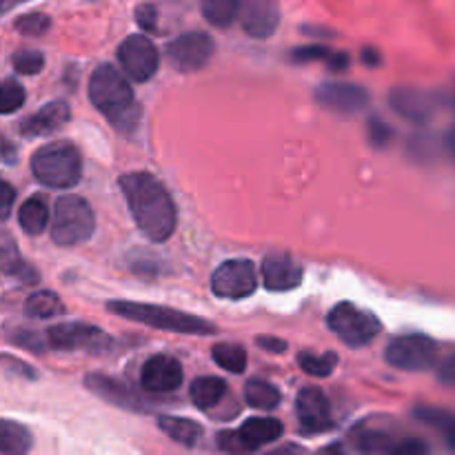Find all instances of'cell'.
Returning <instances> with one entry per match:
<instances>
[{"mask_svg": "<svg viewBox=\"0 0 455 455\" xmlns=\"http://www.w3.org/2000/svg\"><path fill=\"white\" fill-rule=\"evenodd\" d=\"M120 189L138 229L154 243H164L176 231L178 212L169 191L145 172L120 178Z\"/></svg>", "mask_w": 455, "mask_h": 455, "instance_id": "6da1fadb", "label": "cell"}, {"mask_svg": "<svg viewBox=\"0 0 455 455\" xmlns=\"http://www.w3.org/2000/svg\"><path fill=\"white\" fill-rule=\"evenodd\" d=\"M89 98L120 132H133L140 123V105L133 100L132 87L116 67L100 65L93 71L89 80Z\"/></svg>", "mask_w": 455, "mask_h": 455, "instance_id": "7a4b0ae2", "label": "cell"}, {"mask_svg": "<svg viewBox=\"0 0 455 455\" xmlns=\"http://www.w3.org/2000/svg\"><path fill=\"white\" fill-rule=\"evenodd\" d=\"M107 309L124 320L147 324V327L154 329H163V331L187 333V336H212V333H216V324L209 323V320L185 314V311L169 309V307L145 305V302L129 300H111L107 302Z\"/></svg>", "mask_w": 455, "mask_h": 455, "instance_id": "3957f363", "label": "cell"}, {"mask_svg": "<svg viewBox=\"0 0 455 455\" xmlns=\"http://www.w3.org/2000/svg\"><path fill=\"white\" fill-rule=\"evenodd\" d=\"M36 180L52 189H69L83 176V158L71 142H52L38 149L31 158Z\"/></svg>", "mask_w": 455, "mask_h": 455, "instance_id": "277c9868", "label": "cell"}, {"mask_svg": "<svg viewBox=\"0 0 455 455\" xmlns=\"http://www.w3.org/2000/svg\"><path fill=\"white\" fill-rule=\"evenodd\" d=\"M93 227V212L87 200L80 196H62L53 207L52 218V238L60 247H76L92 238Z\"/></svg>", "mask_w": 455, "mask_h": 455, "instance_id": "5b68a950", "label": "cell"}, {"mask_svg": "<svg viewBox=\"0 0 455 455\" xmlns=\"http://www.w3.org/2000/svg\"><path fill=\"white\" fill-rule=\"evenodd\" d=\"M327 324L345 345L364 347L380 333L382 324L371 311H364L351 302H340L327 315Z\"/></svg>", "mask_w": 455, "mask_h": 455, "instance_id": "8992f818", "label": "cell"}, {"mask_svg": "<svg viewBox=\"0 0 455 455\" xmlns=\"http://www.w3.org/2000/svg\"><path fill=\"white\" fill-rule=\"evenodd\" d=\"M385 358L391 367L404 369V371H425L434 367L438 360V345L422 333H407L389 342Z\"/></svg>", "mask_w": 455, "mask_h": 455, "instance_id": "52a82bcc", "label": "cell"}, {"mask_svg": "<svg viewBox=\"0 0 455 455\" xmlns=\"http://www.w3.org/2000/svg\"><path fill=\"white\" fill-rule=\"evenodd\" d=\"M258 287L256 267L247 258L227 260L213 271L212 291L225 300H243L249 298Z\"/></svg>", "mask_w": 455, "mask_h": 455, "instance_id": "ba28073f", "label": "cell"}, {"mask_svg": "<svg viewBox=\"0 0 455 455\" xmlns=\"http://www.w3.org/2000/svg\"><path fill=\"white\" fill-rule=\"evenodd\" d=\"M49 345L60 351H92L105 354L114 347V340L98 327L84 323H62L49 329Z\"/></svg>", "mask_w": 455, "mask_h": 455, "instance_id": "9c48e42d", "label": "cell"}, {"mask_svg": "<svg viewBox=\"0 0 455 455\" xmlns=\"http://www.w3.org/2000/svg\"><path fill=\"white\" fill-rule=\"evenodd\" d=\"M118 60L129 78L136 83H147L158 71V49L145 36H129L120 43Z\"/></svg>", "mask_w": 455, "mask_h": 455, "instance_id": "30bf717a", "label": "cell"}, {"mask_svg": "<svg viewBox=\"0 0 455 455\" xmlns=\"http://www.w3.org/2000/svg\"><path fill=\"white\" fill-rule=\"evenodd\" d=\"M213 56V40L212 36L203 34V31H194V34H182L176 40H172L167 47V58L178 71H198L203 69Z\"/></svg>", "mask_w": 455, "mask_h": 455, "instance_id": "8fae6325", "label": "cell"}, {"mask_svg": "<svg viewBox=\"0 0 455 455\" xmlns=\"http://www.w3.org/2000/svg\"><path fill=\"white\" fill-rule=\"evenodd\" d=\"M443 105V98L434 92L416 87H400L391 93V107L398 111L403 118L413 123H427L435 116V111Z\"/></svg>", "mask_w": 455, "mask_h": 455, "instance_id": "7c38bea8", "label": "cell"}, {"mask_svg": "<svg viewBox=\"0 0 455 455\" xmlns=\"http://www.w3.org/2000/svg\"><path fill=\"white\" fill-rule=\"evenodd\" d=\"M298 420L307 434H323L333 429L331 407H329L327 395L315 387H307L298 394Z\"/></svg>", "mask_w": 455, "mask_h": 455, "instance_id": "4fadbf2b", "label": "cell"}, {"mask_svg": "<svg viewBox=\"0 0 455 455\" xmlns=\"http://www.w3.org/2000/svg\"><path fill=\"white\" fill-rule=\"evenodd\" d=\"M240 20L251 38H269L280 25L278 0H243Z\"/></svg>", "mask_w": 455, "mask_h": 455, "instance_id": "5bb4252c", "label": "cell"}, {"mask_svg": "<svg viewBox=\"0 0 455 455\" xmlns=\"http://www.w3.org/2000/svg\"><path fill=\"white\" fill-rule=\"evenodd\" d=\"M315 100L338 114H358L369 105V93L360 84L324 83L315 92Z\"/></svg>", "mask_w": 455, "mask_h": 455, "instance_id": "9a60e30c", "label": "cell"}, {"mask_svg": "<svg viewBox=\"0 0 455 455\" xmlns=\"http://www.w3.org/2000/svg\"><path fill=\"white\" fill-rule=\"evenodd\" d=\"M182 367L178 360L169 355H154L145 363L140 373L142 389L154 391V394H172L182 385Z\"/></svg>", "mask_w": 455, "mask_h": 455, "instance_id": "2e32d148", "label": "cell"}, {"mask_svg": "<svg viewBox=\"0 0 455 455\" xmlns=\"http://www.w3.org/2000/svg\"><path fill=\"white\" fill-rule=\"evenodd\" d=\"M262 283L269 291H289L302 283V267L287 251H274L262 260Z\"/></svg>", "mask_w": 455, "mask_h": 455, "instance_id": "e0dca14e", "label": "cell"}, {"mask_svg": "<svg viewBox=\"0 0 455 455\" xmlns=\"http://www.w3.org/2000/svg\"><path fill=\"white\" fill-rule=\"evenodd\" d=\"M84 387L98 398L107 400V403L116 404L120 409H129V411H147V404L140 395L133 394L127 385H120L118 380L107 376H87L84 378Z\"/></svg>", "mask_w": 455, "mask_h": 455, "instance_id": "ac0fdd59", "label": "cell"}, {"mask_svg": "<svg viewBox=\"0 0 455 455\" xmlns=\"http://www.w3.org/2000/svg\"><path fill=\"white\" fill-rule=\"evenodd\" d=\"M71 118V109L65 100H53L49 105H44L43 109L36 111L34 116L25 120L20 124L22 136L27 138H38V136H49V133L58 132V129L65 127Z\"/></svg>", "mask_w": 455, "mask_h": 455, "instance_id": "d6986e66", "label": "cell"}, {"mask_svg": "<svg viewBox=\"0 0 455 455\" xmlns=\"http://www.w3.org/2000/svg\"><path fill=\"white\" fill-rule=\"evenodd\" d=\"M283 435V425L274 418H249L238 431L244 451H258L265 444L275 443Z\"/></svg>", "mask_w": 455, "mask_h": 455, "instance_id": "ffe728a7", "label": "cell"}, {"mask_svg": "<svg viewBox=\"0 0 455 455\" xmlns=\"http://www.w3.org/2000/svg\"><path fill=\"white\" fill-rule=\"evenodd\" d=\"M158 427L173 440V443L182 444V447H196L203 438V427L198 422L189 420V418H176V416H160Z\"/></svg>", "mask_w": 455, "mask_h": 455, "instance_id": "44dd1931", "label": "cell"}, {"mask_svg": "<svg viewBox=\"0 0 455 455\" xmlns=\"http://www.w3.org/2000/svg\"><path fill=\"white\" fill-rule=\"evenodd\" d=\"M0 271L9 275H27L29 283L36 280V271L20 258L16 243L9 234L0 231Z\"/></svg>", "mask_w": 455, "mask_h": 455, "instance_id": "7402d4cb", "label": "cell"}, {"mask_svg": "<svg viewBox=\"0 0 455 455\" xmlns=\"http://www.w3.org/2000/svg\"><path fill=\"white\" fill-rule=\"evenodd\" d=\"M18 220H20V227L29 235L43 234L49 225V207L43 196H34V198L25 200V204L18 212Z\"/></svg>", "mask_w": 455, "mask_h": 455, "instance_id": "603a6c76", "label": "cell"}, {"mask_svg": "<svg viewBox=\"0 0 455 455\" xmlns=\"http://www.w3.org/2000/svg\"><path fill=\"white\" fill-rule=\"evenodd\" d=\"M31 444H34V440H31V434L25 427L0 418V453L20 455L29 451Z\"/></svg>", "mask_w": 455, "mask_h": 455, "instance_id": "cb8c5ba5", "label": "cell"}, {"mask_svg": "<svg viewBox=\"0 0 455 455\" xmlns=\"http://www.w3.org/2000/svg\"><path fill=\"white\" fill-rule=\"evenodd\" d=\"M189 394H191V400H194L196 407L212 409V407H216L222 398H225L227 382L222 380V378H213V376L198 378V380L191 385Z\"/></svg>", "mask_w": 455, "mask_h": 455, "instance_id": "d4e9b609", "label": "cell"}, {"mask_svg": "<svg viewBox=\"0 0 455 455\" xmlns=\"http://www.w3.org/2000/svg\"><path fill=\"white\" fill-rule=\"evenodd\" d=\"M240 4L243 0H200L203 16L220 29L229 27L240 16Z\"/></svg>", "mask_w": 455, "mask_h": 455, "instance_id": "484cf974", "label": "cell"}, {"mask_svg": "<svg viewBox=\"0 0 455 455\" xmlns=\"http://www.w3.org/2000/svg\"><path fill=\"white\" fill-rule=\"evenodd\" d=\"M416 416L420 418L425 425L438 429L440 434L444 435V443H447V447L455 451V413L453 411H447V409L425 407V409H418Z\"/></svg>", "mask_w": 455, "mask_h": 455, "instance_id": "4316f807", "label": "cell"}, {"mask_svg": "<svg viewBox=\"0 0 455 455\" xmlns=\"http://www.w3.org/2000/svg\"><path fill=\"white\" fill-rule=\"evenodd\" d=\"M244 398L251 404L253 409H262V411H269L280 404V391L274 385H269L267 380H249L244 385Z\"/></svg>", "mask_w": 455, "mask_h": 455, "instance_id": "83f0119b", "label": "cell"}, {"mask_svg": "<svg viewBox=\"0 0 455 455\" xmlns=\"http://www.w3.org/2000/svg\"><path fill=\"white\" fill-rule=\"evenodd\" d=\"M62 311H65V305L52 291H38L27 298L25 302V314L31 318H53V315H60Z\"/></svg>", "mask_w": 455, "mask_h": 455, "instance_id": "f1b7e54d", "label": "cell"}, {"mask_svg": "<svg viewBox=\"0 0 455 455\" xmlns=\"http://www.w3.org/2000/svg\"><path fill=\"white\" fill-rule=\"evenodd\" d=\"M213 360L218 367L231 373H243L247 367V354L240 345H216L212 351Z\"/></svg>", "mask_w": 455, "mask_h": 455, "instance_id": "f546056e", "label": "cell"}, {"mask_svg": "<svg viewBox=\"0 0 455 455\" xmlns=\"http://www.w3.org/2000/svg\"><path fill=\"white\" fill-rule=\"evenodd\" d=\"M293 60H329L331 69H347L349 65V56L347 53H331L327 47L320 44H311V47H300L291 53Z\"/></svg>", "mask_w": 455, "mask_h": 455, "instance_id": "4dcf8cb0", "label": "cell"}, {"mask_svg": "<svg viewBox=\"0 0 455 455\" xmlns=\"http://www.w3.org/2000/svg\"><path fill=\"white\" fill-rule=\"evenodd\" d=\"M298 363H300L302 371L309 373L314 378H327L331 376L333 369L338 364V355L336 354H323V355H314V354H300L298 355Z\"/></svg>", "mask_w": 455, "mask_h": 455, "instance_id": "1f68e13d", "label": "cell"}, {"mask_svg": "<svg viewBox=\"0 0 455 455\" xmlns=\"http://www.w3.org/2000/svg\"><path fill=\"white\" fill-rule=\"evenodd\" d=\"M25 89L16 80H4V83H0V114H16L25 105Z\"/></svg>", "mask_w": 455, "mask_h": 455, "instance_id": "d6a6232c", "label": "cell"}, {"mask_svg": "<svg viewBox=\"0 0 455 455\" xmlns=\"http://www.w3.org/2000/svg\"><path fill=\"white\" fill-rule=\"evenodd\" d=\"M13 62V69L22 76H34L40 74L44 67V56L36 49H20V52L13 53L12 58Z\"/></svg>", "mask_w": 455, "mask_h": 455, "instance_id": "836d02e7", "label": "cell"}, {"mask_svg": "<svg viewBox=\"0 0 455 455\" xmlns=\"http://www.w3.org/2000/svg\"><path fill=\"white\" fill-rule=\"evenodd\" d=\"M52 27V20L44 13H27V16H20L16 20L18 34L29 36V38H38V36H44Z\"/></svg>", "mask_w": 455, "mask_h": 455, "instance_id": "e575fe53", "label": "cell"}, {"mask_svg": "<svg viewBox=\"0 0 455 455\" xmlns=\"http://www.w3.org/2000/svg\"><path fill=\"white\" fill-rule=\"evenodd\" d=\"M16 203V189L7 180H0V220H7Z\"/></svg>", "mask_w": 455, "mask_h": 455, "instance_id": "d590c367", "label": "cell"}, {"mask_svg": "<svg viewBox=\"0 0 455 455\" xmlns=\"http://www.w3.org/2000/svg\"><path fill=\"white\" fill-rule=\"evenodd\" d=\"M156 18H158V12H156V7H151V4H142V7H138L136 20H138V25L142 27V29L158 31V29H156Z\"/></svg>", "mask_w": 455, "mask_h": 455, "instance_id": "8d00e7d4", "label": "cell"}, {"mask_svg": "<svg viewBox=\"0 0 455 455\" xmlns=\"http://www.w3.org/2000/svg\"><path fill=\"white\" fill-rule=\"evenodd\" d=\"M429 451V447H427L425 443H420V440H400L398 444L394 447L395 455H416V453H427Z\"/></svg>", "mask_w": 455, "mask_h": 455, "instance_id": "74e56055", "label": "cell"}, {"mask_svg": "<svg viewBox=\"0 0 455 455\" xmlns=\"http://www.w3.org/2000/svg\"><path fill=\"white\" fill-rule=\"evenodd\" d=\"M369 132H371L373 145H378V147L385 145V142H389V138H391L389 124L380 123V120H378V118H373L371 123H369Z\"/></svg>", "mask_w": 455, "mask_h": 455, "instance_id": "f35d334b", "label": "cell"}, {"mask_svg": "<svg viewBox=\"0 0 455 455\" xmlns=\"http://www.w3.org/2000/svg\"><path fill=\"white\" fill-rule=\"evenodd\" d=\"M438 378L443 385L455 387V355H451L449 360H444V364L440 367V371H438Z\"/></svg>", "mask_w": 455, "mask_h": 455, "instance_id": "ab89813d", "label": "cell"}, {"mask_svg": "<svg viewBox=\"0 0 455 455\" xmlns=\"http://www.w3.org/2000/svg\"><path fill=\"white\" fill-rule=\"evenodd\" d=\"M218 444H220V449H225V451H244L243 449V443H240L238 434H220V438H218Z\"/></svg>", "mask_w": 455, "mask_h": 455, "instance_id": "60d3db41", "label": "cell"}, {"mask_svg": "<svg viewBox=\"0 0 455 455\" xmlns=\"http://www.w3.org/2000/svg\"><path fill=\"white\" fill-rule=\"evenodd\" d=\"M256 342L262 349L271 351V354H284V351H287V342L278 340V338H258Z\"/></svg>", "mask_w": 455, "mask_h": 455, "instance_id": "b9f144b4", "label": "cell"}, {"mask_svg": "<svg viewBox=\"0 0 455 455\" xmlns=\"http://www.w3.org/2000/svg\"><path fill=\"white\" fill-rule=\"evenodd\" d=\"M451 105H453V111H455V92H453V96H451ZM444 145H447L449 156H451L453 163H455V123L451 124V127H449L447 140H444Z\"/></svg>", "mask_w": 455, "mask_h": 455, "instance_id": "7bdbcfd3", "label": "cell"}, {"mask_svg": "<svg viewBox=\"0 0 455 455\" xmlns=\"http://www.w3.org/2000/svg\"><path fill=\"white\" fill-rule=\"evenodd\" d=\"M13 4H16V0H0V16H3V13H7Z\"/></svg>", "mask_w": 455, "mask_h": 455, "instance_id": "ee69618b", "label": "cell"}]
</instances>
